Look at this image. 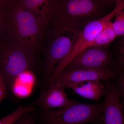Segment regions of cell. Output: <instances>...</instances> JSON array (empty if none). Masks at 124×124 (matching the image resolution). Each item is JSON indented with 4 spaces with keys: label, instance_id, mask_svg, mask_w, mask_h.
<instances>
[{
    "label": "cell",
    "instance_id": "6da1fadb",
    "mask_svg": "<svg viewBox=\"0 0 124 124\" xmlns=\"http://www.w3.org/2000/svg\"><path fill=\"white\" fill-rule=\"evenodd\" d=\"M45 31L20 0L0 1V41L37 50L43 45Z\"/></svg>",
    "mask_w": 124,
    "mask_h": 124
},
{
    "label": "cell",
    "instance_id": "7a4b0ae2",
    "mask_svg": "<svg viewBox=\"0 0 124 124\" xmlns=\"http://www.w3.org/2000/svg\"><path fill=\"white\" fill-rule=\"evenodd\" d=\"M116 2L112 0H56L50 23L52 28L80 32L89 23L108 14V9L115 6Z\"/></svg>",
    "mask_w": 124,
    "mask_h": 124
},
{
    "label": "cell",
    "instance_id": "3957f363",
    "mask_svg": "<svg viewBox=\"0 0 124 124\" xmlns=\"http://www.w3.org/2000/svg\"><path fill=\"white\" fill-rule=\"evenodd\" d=\"M35 51L17 44L0 41V75L9 88L13 86L19 76L34 66Z\"/></svg>",
    "mask_w": 124,
    "mask_h": 124
},
{
    "label": "cell",
    "instance_id": "277c9868",
    "mask_svg": "<svg viewBox=\"0 0 124 124\" xmlns=\"http://www.w3.org/2000/svg\"><path fill=\"white\" fill-rule=\"evenodd\" d=\"M124 5V0H116L115 7L113 10L102 17L89 23L81 30L69 54L58 63L48 79L49 85L74 58L85 49L91 46L96 36L111 22L112 19Z\"/></svg>",
    "mask_w": 124,
    "mask_h": 124
},
{
    "label": "cell",
    "instance_id": "5b68a950",
    "mask_svg": "<svg viewBox=\"0 0 124 124\" xmlns=\"http://www.w3.org/2000/svg\"><path fill=\"white\" fill-rule=\"evenodd\" d=\"M103 102L94 104L76 102L57 110H48L44 119L48 124H85L102 121Z\"/></svg>",
    "mask_w": 124,
    "mask_h": 124
},
{
    "label": "cell",
    "instance_id": "8992f818",
    "mask_svg": "<svg viewBox=\"0 0 124 124\" xmlns=\"http://www.w3.org/2000/svg\"><path fill=\"white\" fill-rule=\"evenodd\" d=\"M45 32L50 37L45 53V77L48 79L58 63L69 54L80 32L53 28Z\"/></svg>",
    "mask_w": 124,
    "mask_h": 124
},
{
    "label": "cell",
    "instance_id": "52a82bcc",
    "mask_svg": "<svg viewBox=\"0 0 124 124\" xmlns=\"http://www.w3.org/2000/svg\"><path fill=\"white\" fill-rule=\"evenodd\" d=\"M118 73L117 69L112 67L98 69L66 67L49 85L47 90L64 89L70 84L88 81L116 79Z\"/></svg>",
    "mask_w": 124,
    "mask_h": 124
},
{
    "label": "cell",
    "instance_id": "ba28073f",
    "mask_svg": "<svg viewBox=\"0 0 124 124\" xmlns=\"http://www.w3.org/2000/svg\"><path fill=\"white\" fill-rule=\"evenodd\" d=\"M104 85L102 121L103 124H124V108L116 83L111 80L103 81Z\"/></svg>",
    "mask_w": 124,
    "mask_h": 124
},
{
    "label": "cell",
    "instance_id": "9c48e42d",
    "mask_svg": "<svg viewBox=\"0 0 124 124\" xmlns=\"http://www.w3.org/2000/svg\"><path fill=\"white\" fill-rule=\"evenodd\" d=\"M114 63L111 54L104 48L89 46L79 54L66 67L98 69L112 67Z\"/></svg>",
    "mask_w": 124,
    "mask_h": 124
},
{
    "label": "cell",
    "instance_id": "30bf717a",
    "mask_svg": "<svg viewBox=\"0 0 124 124\" xmlns=\"http://www.w3.org/2000/svg\"><path fill=\"white\" fill-rule=\"evenodd\" d=\"M25 7L38 20L44 30L48 28L54 13L56 0H20Z\"/></svg>",
    "mask_w": 124,
    "mask_h": 124
},
{
    "label": "cell",
    "instance_id": "8fae6325",
    "mask_svg": "<svg viewBox=\"0 0 124 124\" xmlns=\"http://www.w3.org/2000/svg\"><path fill=\"white\" fill-rule=\"evenodd\" d=\"M76 102L68 98L64 89H59L46 91L41 96L39 104L48 111L51 108L65 107Z\"/></svg>",
    "mask_w": 124,
    "mask_h": 124
},
{
    "label": "cell",
    "instance_id": "7c38bea8",
    "mask_svg": "<svg viewBox=\"0 0 124 124\" xmlns=\"http://www.w3.org/2000/svg\"><path fill=\"white\" fill-rule=\"evenodd\" d=\"M67 88H71L83 97L97 101L103 95V81L91 80L69 84Z\"/></svg>",
    "mask_w": 124,
    "mask_h": 124
},
{
    "label": "cell",
    "instance_id": "4fadbf2b",
    "mask_svg": "<svg viewBox=\"0 0 124 124\" xmlns=\"http://www.w3.org/2000/svg\"><path fill=\"white\" fill-rule=\"evenodd\" d=\"M117 36L113 29L112 23L111 22L97 35L90 46L106 47Z\"/></svg>",
    "mask_w": 124,
    "mask_h": 124
},
{
    "label": "cell",
    "instance_id": "5bb4252c",
    "mask_svg": "<svg viewBox=\"0 0 124 124\" xmlns=\"http://www.w3.org/2000/svg\"><path fill=\"white\" fill-rule=\"evenodd\" d=\"M34 109L35 108L32 105L26 107L19 105L13 112L1 118L0 120V124H14L24 115Z\"/></svg>",
    "mask_w": 124,
    "mask_h": 124
},
{
    "label": "cell",
    "instance_id": "9a60e30c",
    "mask_svg": "<svg viewBox=\"0 0 124 124\" xmlns=\"http://www.w3.org/2000/svg\"><path fill=\"white\" fill-rule=\"evenodd\" d=\"M112 23L113 29L117 37H124V5L117 12Z\"/></svg>",
    "mask_w": 124,
    "mask_h": 124
},
{
    "label": "cell",
    "instance_id": "2e32d148",
    "mask_svg": "<svg viewBox=\"0 0 124 124\" xmlns=\"http://www.w3.org/2000/svg\"><path fill=\"white\" fill-rule=\"evenodd\" d=\"M116 83L117 91L124 108V73L118 72Z\"/></svg>",
    "mask_w": 124,
    "mask_h": 124
},
{
    "label": "cell",
    "instance_id": "e0dca14e",
    "mask_svg": "<svg viewBox=\"0 0 124 124\" xmlns=\"http://www.w3.org/2000/svg\"><path fill=\"white\" fill-rule=\"evenodd\" d=\"M116 68L118 72L124 73V37L122 38L120 45L119 59Z\"/></svg>",
    "mask_w": 124,
    "mask_h": 124
},
{
    "label": "cell",
    "instance_id": "ac0fdd59",
    "mask_svg": "<svg viewBox=\"0 0 124 124\" xmlns=\"http://www.w3.org/2000/svg\"><path fill=\"white\" fill-rule=\"evenodd\" d=\"M7 85L1 75H0V102H2L7 97Z\"/></svg>",
    "mask_w": 124,
    "mask_h": 124
},
{
    "label": "cell",
    "instance_id": "d6986e66",
    "mask_svg": "<svg viewBox=\"0 0 124 124\" xmlns=\"http://www.w3.org/2000/svg\"><path fill=\"white\" fill-rule=\"evenodd\" d=\"M14 124H34L31 118L23 117Z\"/></svg>",
    "mask_w": 124,
    "mask_h": 124
}]
</instances>
